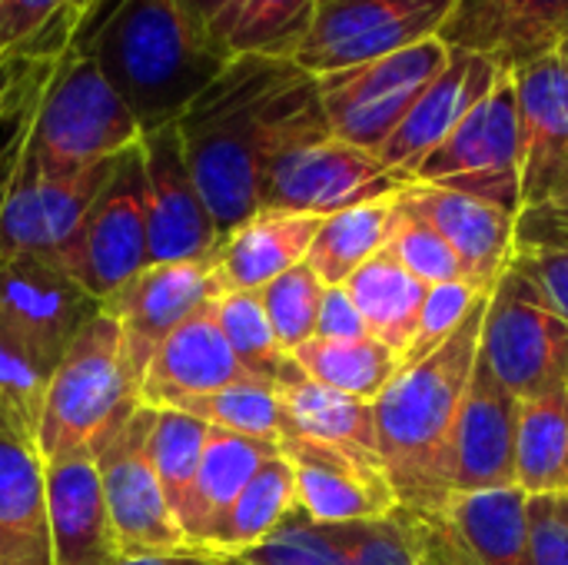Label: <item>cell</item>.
Returning <instances> with one entry per match:
<instances>
[{
	"label": "cell",
	"instance_id": "cell-1",
	"mask_svg": "<svg viewBox=\"0 0 568 565\" xmlns=\"http://www.w3.org/2000/svg\"><path fill=\"white\" fill-rule=\"evenodd\" d=\"M323 117L316 77L296 60L260 53L233 57L183 110L176 130L220 240L260 210L270 157Z\"/></svg>",
	"mask_w": 568,
	"mask_h": 565
},
{
	"label": "cell",
	"instance_id": "cell-2",
	"mask_svg": "<svg viewBox=\"0 0 568 565\" xmlns=\"http://www.w3.org/2000/svg\"><path fill=\"white\" fill-rule=\"evenodd\" d=\"M73 47L97 60L143 133L176 123L233 60L190 0H116Z\"/></svg>",
	"mask_w": 568,
	"mask_h": 565
},
{
	"label": "cell",
	"instance_id": "cell-3",
	"mask_svg": "<svg viewBox=\"0 0 568 565\" xmlns=\"http://www.w3.org/2000/svg\"><path fill=\"white\" fill-rule=\"evenodd\" d=\"M489 296H483L463 326L423 363L399 370L373 400L383 470L396 503L416 516L443 513L453 500L449 450L463 396L479 356Z\"/></svg>",
	"mask_w": 568,
	"mask_h": 565
},
{
	"label": "cell",
	"instance_id": "cell-4",
	"mask_svg": "<svg viewBox=\"0 0 568 565\" xmlns=\"http://www.w3.org/2000/svg\"><path fill=\"white\" fill-rule=\"evenodd\" d=\"M143 137L136 117L100 73L97 60L70 47L53 67L10 170L70 176L120 157Z\"/></svg>",
	"mask_w": 568,
	"mask_h": 565
},
{
	"label": "cell",
	"instance_id": "cell-5",
	"mask_svg": "<svg viewBox=\"0 0 568 565\" xmlns=\"http://www.w3.org/2000/svg\"><path fill=\"white\" fill-rule=\"evenodd\" d=\"M140 406L123 336L103 310L83 326L50 376L37 453L43 463L93 453Z\"/></svg>",
	"mask_w": 568,
	"mask_h": 565
},
{
	"label": "cell",
	"instance_id": "cell-6",
	"mask_svg": "<svg viewBox=\"0 0 568 565\" xmlns=\"http://www.w3.org/2000/svg\"><path fill=\"white\" fill-rule=\"evenodd\" d=\"M403 190V180L373 153L339 140L329 120L296 130L266 163L260 210L333 216Z\"/></svg>",
	"mask_w": 568,
	"mask_h": 565
},
{
	"label": "cell",
	"instance_id": "cell-7",
	"mask_svg": "<svg viewBox=\"0 0 568 565\" xmlns=\"http://www.w3.org/2000/svg\"><path fill=\"white\" fill-rule=\"evenodd\" d=\"M406 183L459 190L523 213V120L513 73L413 170Z\"/></svg>",
	"mask_w": 568,
	"mask_h": 565
},
{
	"label": "cell",
	"instance_id": "cell-8",
	"mask_svg": "<svg viewBox=\"0 0 568 565\" xmlns=\"http://www.w3.org/2000/svg\"><path fill=\"white\" fill-rule=\"evenodd\" d=\"M446 60L449 43L433 37L389 57L316 77L329 130L339 140L376 153L396 133L416 97L439 77Z\"/></svg>",
	"mask_w": 568,
	"mask_h": 565
},
{
	"label": "cell",
	"instance_id": "cell-9",
	"mask_svg": "<svg viewBox=\"0 0 568 565\" xmlns=\"http://www.w3.org/2000/svg\"><path fill=\"white\" fill-rule=\"evenodd\" d=\"M479 353L519 403L568 386V323L513 266L489 293Z\"/></svg>",
	"mask_w": 568,
	"mask_h": 565
},
{
	"label": "cell",
	"instance_id": "cell-10",
	"mask_svg": "<svg viewBox=\"0 0 568 565\" xmlns=\"http://www.w3.org/2000/svg\"><path fill=\"white\" fill-rule=\"evenodd\" d=\"M459 0H336L316 10V20L296 50V63L313 73L369 63L443 33Z\"/></svg>",
	"mask_w": 568,
	"mask_h": 565
},
{
	"label": "cell",
	"instance_id": "cell-11",
	"mask_svg": "<svg viewBox=\"0 0 568 565\" xmlns=\"http://www.w3.org/2000/svg\"><path fill=\"white\" fill-rule=\"evenodd\" d=\"M60 266L93 296L106 300L130 276L150 266L146 196H143V150L140 143L116 157V167L60 256Z\"/></svg>",
	"mask_w": 568,
	"mask_h": 565
},
{
	"label": "cell",
	"instance_id": "cell-12",
	"mask_svg": "<svg viewBox=\"0 0 568 565\" xmlns=\"http://www.w3.org/2000/svg\"><path fill=\"white\" fill-rule=\"evenodd\" d=\"M150 426H153V410L136 406V413L93 450L100 483H103V500H106L123 559L170 556V553L186 549L180 523L146 456Z\"/></svg>",
	"mask_w": 568,
	"mask_h": 565
},
{
	"label": "cell",
	"instance_id": "cell-13",
	"mask_svg": "<svg viewBox=\"0 0 568 565\" xmlns=\"http://www.w3.org/2000/svg\"><path fill=\"white\" fill-rule=\"evenodd\" d=\"M100 313L60 263L43 256L0 260V330L10 333L43 370H57L83 326Z\"/></svg>",
	"mask_w": 568,
	"mask_h": 565
},
{
	"label": "cell",
	"instance_id": "cell-14",
	"mask_svg": "<svg viewBox=\"0 0 568 565\" xmlns=\"http://www.w3.org/2000/svg\"><path fill=\"white\" fill-rule=\"evenodd\" d=\"M113 167L116 157L70 176L10 170L0 186V260L43 256L60 263L97 196L103 193Z\"/></svg>",
	"mask_w": 568,
	"mask_h": 565
},
{
	"label": "cell",
	"instance_id": "cell-15",
	"mask_svg": "<svg viewBox=\"0 0 568 565\" xmlns=\"http://www.w3.org/2000/svg\"><path fill=\"white\" fill-rule=\"evenodd\" d=\"M220 300L213 256L183 260V263H156L130 276L120 290L100 300V310L116 320L130 373L140 386L150 360L176 333L193 313L206 303Z\"/></svg>",
	"mask_w": 568,
	"mask_h": 565
},
{
	"label": "cell",
	"instance_id": "cell-16",
	"mask_svg": "<svg viewBox=\"0 0 568 565\" xmlns=\"http://www.w3.org/2000/svg\"><path fill=\"white\" fill-rule=\"evenodd\" d=\"M140 150L150 266L213 256V250L220 246V230L190 173L176 123L146 130L140 137Z\"/></svg>",
	"mask_w": 568,
	"mask_h": 565
},
{
	"label": "cell",
	"instance_id": "cell-17",
	"mask_svg": "<svg viewBox=\"0 0 568 565\" xmlns=\"http://www.w3.org/2000/svg\"><path fill=\"white\" fill-rule=\"evenodd\" d=\"M519 400L496 380L486 356H476L463 410L453 430L449 486L453 496L516 486Z\"/></svg>",
	"mask_w": 568,
	"mask_h": 565
},
{
	"label": "cell",
	"instance_id": "cell-18",
	"mask_svg": "<svg viewBox=\"0 0 568 565\" xmlns=\"http://www.w3.org/2000/svg\"><path fill=\"white\" fill-rule=\"evenodd\" d=\"M506 70L476 50L449 47V60L439 77L416 97L396 133L376 150V157L406 183L413 170L469 117L476 103H483Z\"/></svg>",
	"mask_w": 568,
	"mask_h": 565
},
{
	"label": "cell",
	"instance_id": "cell-19",
	"mask_svg": "<svg viewBox=\"0 0 568 565\" xmlns=\"http://www.w3.org/2000/svg\"><path fill=\"white\" fill-rule=\"evenodd\" d=\"M523 120V210L568 190V57L552 50L513 70Z\"/></svg>",
	"mask_w": 568,
	"mask_h": 565
},
{
	"label": "cell",
	"instance_id": "cell-20",
	"mask_svg": "<svg viewBox=\"0 0 568 565\" xmlns=\"http://www.w3.org/2000/svg\"><path fill=\"white\" fill-rule=\"evenodd\" d=\"M399 203L413 210L419 220H426L453 246V253L463 263V276L473 286H479L483 293L496 290L499 276L513 263L519 226L516 213L489 200L426 183H403Z\"/></svg>",
	"mask_w": 568,
	"mask_h": 565
},
{
	"label": "cell",
	"instance_id": "cell-21",
	"mask_svg": "<svg viewBox=\"0 0 568 565\" xmlns=\"http://www.w3.org/2000/svg\"><path fill=\"white\" fill-rule=\"evenodd\" d=\"M568 0H459L439 40L493 57L506 73L559 50Z\"/></svg>",
	"mask_w": 568,
	"mask_h": 565
},
{
	"label": "cell",
	"instance_id": "cell-22",
	"mask_svg": "<svg viewBox=\"0 0 568 565\" xmlns=\"http://www.w3.org/2000/svg\"><path fill=\"white\" fill-rule=\"evenodd\" d=\"M236 383H256L230 350L216 316V300L193 313L150 360L140 380V406L176 410L186 400L220 393Z\"/></svg>",
	"mask_w": 568,
	"mask_h": 565
},
{
	"label": "cell",
	"instance_id": "cell-23",
	"mask_svg": "<svg viewBox=\"0 0 568 565\" xmlns=\"http://www.w3.org/2000/svg\"><path fill=\"white\" fill-rule=\"evenodd\" d=\"M57 565H120L123 549L103 500L93 453L43 463Z\"/></svg>",
	"mask_w": 568,
	"mask_h": 565
},
{
	"label": "cell",
	"instance_id": "cell-24",
	"mask_svg": "<svg viewBox=\"0 0 568 565\" xmlns=\"http://www.w3.org/2000/svg\"><path fill=\"white\" fill-rule=\"evenodd\" d=\"M280 453L290 460L296 473L300 509L316 526L389 516L399 506L389 480L356 466L349 456L316 440L286 436L280 443Z\"/></svg>",
	"mask_w": 568,
	"mask_h": 565
},
{
	"label": "cell",
	"instance_id": "cell-25",
	"mask_svg": "<svg viewBox=\"0 0 568 565\" xmlns=\"http://www.w3.org/2000/svg\"><path fill=\"white\" fill-rule=\"evenodd\" d=\"M323 220L326 216L313 213L256 210L213 250V276L220 296L260 293L286 270L306 263Z\"/></svg>",
	"mask_w": 568,
	"mask_h": 565
},
{
	"label": "cell",
	"instance_id": "cell-26",
	"mask_svg": "<svg viewBox=\"0 0 568 565\" xmlns=\"http://www.w3.org/2000/svg\"><path fill=\"white\" fill-rule=\"evenodd\" d=\"M0 565H57L43 460L10 436H0Z\"/></svg>",
	"mask_w": 568,
	"mask_h": 565
},
{
	"label": "cell",
	"instance_id": "cell-27",
	"mask_svg": "<svg viewBox=\"0 0 568 565\" xmlns=\"http://www.w3.org/2000/svg\"><path fill=\"white\" fill-rule=\"evenodd\" d=\"M280 453L276 443L246 440L236 433L210 430V443L203 450L190 503L180 516V533L186 539V549H203L220 519L230 513L236 496L246 490V483L260 473L266 460Z\"/></svg>",
	"mask_w": 568,
	"mask_h": 565
},
{
	"label": "cell",
	"instance_id": "cell-28",
	"mask_svg": "<svg viewBox=\"0 0 568 565\" xmlns=\"http://www.w3.org/2000/svg\"><path fill=\"white\" fill-rule=\"evenodd\" d=\"M283 403L290 410L296 436L316 440V443L349 456L356 466L389 480L383 470V456H379L373 403L356 400V396H343V393L326 390L306 376L283 390Z\"/></svg>",
	"mask_w": 568,
	"mask_h": 565
},
{
	"label": "cell",
	"instance_id": "cell-29",
	"mask_svg": "<svg viewBox=\"0 0 568 565\" xmlns=\"http://www.w3.org/2000/svg\"><path fill=\"white\" fill-rule=\"evenodd\" d=\"M443 516L479 565H536L529 496L519 486L453 496Z\"/></svg>",
	"mask_w": 568,
	"mask_h": 565
},
{
	"label": "cell",
	"instance_id": "cell-30",
	"mask_svg": "<svg viewBox=\"0 0 568 565\" xmlns=\"http://www.w3.org/2000/svg\"><path fill=\"white\" fill-rule=\"evenodd\" d=\"M343 286L359 306L369 336H376L396 356H403L416 333V320L429 286L416 280L386 246L373 260H366Z\"/></svg>",
	"mask_w": 568,
	"mask_h": 565
},
{
	"label": "cell",
	"instance_id": "cell-31",
	"mask_svg": "<svg viewBox=\"0 0 568 565\" xmlns=\"http://www.w3.org/2000/svg\"><path fill=\"white\" fill-rule=\"evenodd\" d=\"M300 509L296 493V473L283 453L266 460L260 473L246 483V490L236 496L230 513L220 519L213 536L200 553L210 556H236L260 543H266L293 513Z\"/></svg>",
	"mask_w": 568,
	"mask_h": 565
},
{
	"label": "cell",
	"instance_id": "cell-32",
	"mask_svg": "<svg viewBox=\"0 0 568 565\" xmlns=\"http://www.w3.org/2000/svg\"><path fill=\"white\" fill-rule=\"evenodd\" d=\"M516 486L526 496H568V386L519 403Z\"/></svg>",
	"mask_w": 568,
	"mask_h": 565
},
{
	"label": "cell",
	"instance_id": "cell-33",
	"mask_svg": "<svg viewBox=\"0 0 568 565\" xmlns=\"http://www.w3.org/2000/svg\"><path fill=\"white\" fill-rule=\"evenodd\" d=\"M396 216H399L396 193L326 216L310 246L306 263L326 286H343L366 260H373L389 243Z\"/></svg>",
	"mask_w": 568,
	"mask_h": 565
},
{
	"label": "cell",
	"instance_id": "cell-34",
	"mask_svg": "<svg viewBox=\"0 0 568 565\" xmlns=\"http://www.w3.org/2000/svg\"><path fill=\"white\" fill-rule=\"evenodd\" d=\"M320 0H236L213 27V40L233 57H286L293 60L303 47Z\"/></svg>",
	"mask_w": 568,
	"mask_h": 565
},
{
	"label": "cell",
	"instance_id": "cell-35",
	"mask_svg": "<svg viewBox=\"0 0 568 565\" xmlns=\"http://www.w3.org/2000/svg\"><path fill=\"white\" fill-rule=\"evenodd\" d=\"M306 380L373 403L399 373V356L376 336L363 340H323L313 336L293 353Z\"/></svg>",
	"mask_w": 568,
	"mask_h": 565
},
{
	"label": "cell",
	"instance_id": "cell-36",
	"mask_svg": "<svg viewBox=\"0 0 568 565\" xmlns=\"http://www.w3.org/2000/svg\"><path fill=\"white\" fill-rule=\"evenodd\" d=\"M220 326L230 340V350L236 353L240 366L263 386L286 390L303 380V370L296 360L280 346L270 316L263 310L260 293H226L216 300Z\"/></svg>",
	"mask_w": 568,
	"mask_h": 565
},
{
	"label": "cell",
	"instance_id": "cell-37",
	"mask_svg": "<svg viewBox=\"0 0 568 565\" xmlns=\"http://www.w3.org/2000/svg\"><path fill=\"white\" fill-rule=\"evenodd\" d=\"M176 410L203 420L213 430L236 433L246 440H263V443L280 446L286 436H296V426L290 420L283 393L273 386H263V383H236L220 393L186 400Z\"/></svg>",
	"mask_w": 568,
	"mask_h": 565
},
{
	"label": "cell",
	"instance_id": "cell-38",
	"mask_svg": "<svg viewBox=\"0 0 568 565\" xmlns=\"http://www.w3.org/2000/svg\"><path fill=\"white\" fill-rule=\"evenodd\" d=\"M210 430L203 420L180 413V410H153V426L146 436V456L153 463V473L166 493V503L180 523L190 490L203 460V450L210 443Z\"/></svg>",
	"mask_w": 568,
	"mask_h": 565
},
{
	"label": "cell",
	"instance_id": "cell-39",
	"mask_svg": "<svg viewBox=\"0 0 568 565\" xmlns=\"http://www.w3.org/2000/svg\"><path fill=\"white\" fill-rule=\"evenodd\" d=\"M50 376V370L0 330V436L37 450Z\"/></svg>",
	"mask_w": 568,
	"mask_h": 565
},
{
	"label": "cell",
	"instance_id": "cell-40",
	"mask_svg": "<svg viewBox=\"0 0 568 565\" xmlns=\"http://www.w3.org/2000/svg\"><path fill=\"white\" fill-rule=\"evenodd\" d=\"M346 565H419V516L396 506L389 516L320 526Z\"/></svg>",
	"mask_w": 568,
	"mask_h": 565
},
{
	"label": "cell",
	"instance_id": "cell-41",
	"mask_svg": "<svg viewBox=\"0 0 568 565\" xmlns=\"http://www.w3.org/2000/svg\"><path fill=\"white\" fill-rule=\"evenodd\" d=\"M323 293H326V283L313 273L310 263L286 270L283 276H276L273 283H266L260 290L270 326L290 356L316 336Z\"/></svg>",
	"mask_w": 568,
	"mask_h": 565
},
{
	"label": "cell",
	"instance_id": "cell-42",
	"mask_svg": "<svg viewBox=\"0 0 568 565\" xmlns=\"http://www.w3.org/2000/svg\"><path fill=\"white\" fill-rule=\"evenodd\" d=\"M489 293H483L479 286H473L469 280H453V283H436L429 286L419 320H416V333L406 346V353L399 356V370H409L416 363H423L426 356H433L469 316V310Z\"/></svg>",
	"mask_w": 568,
	"mask_h": 565
},
{
	"label": "cell",
	"instance_id": "cell-43",
	"mask_svg": "<svg viewBox=\"0 0 568 565\" xmlns=\"http://www.w3.org/2000/svg\"><path fill=\"white\" fill-rule=\"evenodd\" d=\"M396 203H399V193H396ZM386 250L426 286L466 280L463 263L453 253V246L426 220H419L413 210H406L403 203H399V216H396V226H393Z\"/></svg>",
	"mask_w": 568,
	"mask_h": 565
},
{
	"label": "cell",
	"instance_id": "cell-44",
	"mask_svg": "<svg viewBox=\"0 0 568 565\" xmlns=\"http://www.w3.org/2000/svg\"><path fill=\"white\" fill-rule=\"evenodd\" d=\"M216 559L226 565H346V559L323 539L320 526L303 516V509H296L266 543Z\"/></svg>",
	"mask_w": 568,
	"mask_h": 565
},
{
	"label": "cell",
	"instance_id": "cell-45",
	"mask_svg": "<svg viewBox=\"0 0 568 565\" xmlns=\"http://www.w3.org/2000/svg\"><path fill=\"white\" fill-rule=\"evenodd\" d=\"M536 293L539 300L568 323V246H539L519 243L509 263Z\"/></svg>",
	"mask_w": 568,
	"mask_h": 565
},
{
	"label": "cell",
	"instance_id": "cell-46",
	"mask_svg": "<svg viewBox=\"0 0 568 565\" xmlns=\"http://www.w3.org/2000/svg\"><path fill=\"white\" fill-rule=\"evenodd\" d=\"M536 565H568V496H529Z\"/></svg>",
	"mask_w": 568,
	"mask_h": 565
},
{
	"label": "cell",
	"instance_id": "cell-47",
	"mask_svg": "<svg viewBox=\"0 0 568 565\" xmlns=\"http://www.w3.org/2000/svg\"><path fill=\"white\" fill-rule=\"evenodd\" d=\"M60 10L63 0H0V57L40 37Z\"/></svg>",
	"mask_w": 568,
	"mask_h": 565
},
{
	"label": "cell",
	"instance_id": "cell-48",
	"mask_svg": "<svg viewBox=\"0 0 568 565\" xmlns=\"http://www.w3.org/2000/svg\"><path fill=\"white\" fill-rule=\"evenodd\" d=\"M519 243H539V246H568V190L559 196L529 206L519 213L516 226Z\"/></svg>",
	"mask_w": 568,
	"mask_h": 565
},
{
	"label": "cell",
	"instance_id": "cell-49",
	"mask_svg": "<svg viewBox=\"0 0 568 565\" xmlns=\"http://www.w3.org/2000/svg\"><path fill=\"white\" fill-rule=\"evenodd\" d=\"M419 565H479L443 513L419 516Z\"/></svg>",
	"mask_w": 568,
	"mask_h": 565
},
{
	"label": "cell",
	"instance_id": "cell-50",
	"mask_svg": "<svg viewBox=\"0 0 568 565\" xmlns=\"http://www.w3.org/2000/svg\"><path fill=\"white\" fill-rule=\"evenodd\" d=\"M316 336H323V340H363V336H369V326H366V320H363V313L353 303L346 286H326L323 303H320Z\"/></svg>",
	"mask_w": 568,
	"mask_h": 565
},
{
	"label": "cell",
	"instance_id": "cell-51",
	"mask_svg": "<svg viewBox=\"0 0 568 565\" xmlns=\"http://www.w3.org/2000/svg\"><path fill=\"white\" fill-rule=\"evenodd\" d=\"M120 565H226L220 563L210 553L200 549H183V553H170V556H143V559H123Z\"/></svg>",
	"mask_w": 568,
	"mask_h": 565
},
{
	"label": "cell",
	"instance_id": "cell-52",
	"mask_svg": "<svg viewBox=\"0 0 568 565\" xmlns=\"http://www.w3.org/2000/svg\"><path fill=\"white\" fill-rule=\"evenodd\" d=\"M100 3H103V0H63V10H60V13L70 20V27H73V33H77V30L97 13ZM73 40H77V37H73Z\"/></svg>",
	"mask_w": 568,
	"mask_h": 565
},
{
	"label": "cell",
	"instance_id": "cell-53",
	"mask_svg": "<svg viewBox=\"0 0 568 565\" xmlns=\"http://www.w3.org/2000/svg\"><path fill=\"white\" fill-rule=\"evenodd\" d=\"M233 3H236V0H190V7L196 10V17H200L206 27H213Z\"/></svg>",
	"mask_w": 568,
	"mask_h": 565
},
{
	"label": "cell",
	"instance_id": "cell-54",
	"mask_svg": "<svg viewBox=\"0 0 568 565\" xmlns=\"http://www.w3.org/2000/svg\"><path fill=\"white\" fill-rule=\"evenodd\" d=\"M559 53H566V57H568V37L562 40V43H559Z\"/></svg>",
	"mask_w": 568,
	"mask_h": 565
},
{
	"label": "cell",
	"instance_id": "cell-55",
	"mask_svg": "<svg viewBox=\"0 0 568 565\" xmlns=\"http://www.w3.org/2000/svg\"><path fill=\"white\" fill-rule=\"evenodd\" d=\"M326 3H336V0H320V7H326Z\"/></svg>",
	"mask_w": 568,
	"mask_h": 565
},
{
	"label": "cell",
	"instance_id": "cell-56",
	"mask_svg": "<svg viewBox=\"0 0 568 565\" xmlns=\"http://www.w3.org/2000/svg\"><path fill=\"white\" fill-rule=\"evenodd\" d=\"M0 186H3V183H0Z\"/></svg>",
	"mask_w": 568,
	"mask_h": 565
}]
</instances>
